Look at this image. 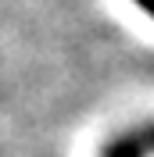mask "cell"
Instances as JSON below:
<instances>
[{"label":"cell","mask_w":154,"mask_h":157,"mask_svg":"<svg viewBox=\"0 0 154 157\" xmlns=\"http://www.w3.org/2000/svg\"><path fill=\"white\" fill-rule=\"evenodd\" d=\"M147 150H151L147 147V136H125L107 150V157H144Z\"/></svg>","instance_id":"cell-1"},{"label":"cell","mask_w":154,"mask_h":157,"mask_svg":"<svg viewBox=\"0 0 154 157\" xmlns=\"http://www.w3.org/2000/svg\"><path fill=\"white\" fill-rule=\"evenodd\" d=\"M136 4H140L144 11H151V14H154V0H136Z\"/></svg>","instance_id":"cell-2"},{"label":"cell","mask_w":154,"mask_h":157,"mask_svg":"<svg viewBox=\"0 0 154 157\" xmlns=\"http://www.w3.org/2000/svg\"><path fill=\"white\" fill-rule=\"evenodd\" d=\"M147 147L154 150V128H151V132H147Z\"/></svg>","instance_id":"cell-3"}]
</instances>
